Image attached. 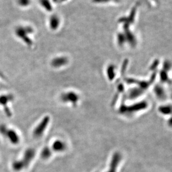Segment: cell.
I'll return each mask as SVG.
<instances>
[{"instance_id": "277c9868", "label": "cell", "mask_w": 172, "mask_h": 172, "mask_svg": "<svg viewBox=\"0 0 172 172\" xmlns=\"http://www.w3.org/2000/svg\"><path fill=\"white\" fill-rule=\"evenodd\" d=\"M78 96L73 92L67 93L64 95H63L62 96L63 101L64 100L65 101L72 102L73 103L76 102L78 101Z\"/></svg>"}, {"instance_id": "5b68a950", "label": "cell", "mask_w": 172, "mask_h": 172, "mask_svg": "<svg viewBox=\"0 0 172 172\" xmlns=\"http://www.w3.org/2000/svg\"><path fill=\"white\" fill-rule=\"evenodd\" d=\"M65 147H66V146L64 143L61 141H55V143H54L53 145V149L57 151H64L65 149Z\"/></svg>"}, {"instance_id": "ba28073f", "label": "cell", "mask_w": 172, "mask_h": 172, "mask_svg": "<svg viewBox=\"0 0 172 172\" xmlns=\"http://www.w3.org/2000/svg\"><path fill=\"white\" fill-rule=\"evenodd\" d=\"M117 163V159L115 158V159H114L113 163H112V166H111L110 170L108 172H115V169H116Z\"/></svg>"}, {"instance_id": "3957f363", "label": "cell", "mask_w": 172, "mask_h": 172, "mask_svg": "<svg viewBox=\"0 0 172 172\" xmlns=\"http://www.w3.org/2000/svg\"><path fill=\"white\" fill-rule=\"evenodd\" d=\"M48 122V118H45L44 120H43V123H40L38 127L34 130V134L35 137H37V138L40 137V135H41L43 134L44 132L43 131L46 127Z\"/></svg>"}, {"instance_id": "7a4b0ae2", "label": "cell", "mask_w": 172, "mask_h": 172, "mask_svg": "<svg viewBox=\"0 0 172 172\" xmlns=\"http://www.w3.org/2000/svg\"><path fill=\"white\" fill-rule=\"evenodd\" d=\"M0 132L9 139L10 141L14 144H17L19 141V138L15 131L7 129L5 126H0Z\"/></svg>"}, {"instance_id": "52a82bcc", "label": "cell", "mask_w": 172, "mask_h": 172, "mask_svg": "<svg viewBox=\"0 0 172 172\" xmlns=\"http://www.w3.org/2000/svg\"><path fill=\"white\" fill-rule=\"evenodd\" d=\"M51 154H50V151L48 149H44V150L42 152L41 154V157L44 159H48L50 156Z\"/></svg>"}, {"instance_id": "8992f818", "label": "cell", "mask_w": 172, "mask_h": 172, "mask_svg": "<svg viewBox=\"0 0 172 172\" xmlns=\"http://www.w3.org/2000/svg\"><path fill=\"white\" fill-rule=\"evenodd\" d=\"M11 100H12V97L11 96H5L0 97V104L6 105L7 102Z\"/></svg>"}, {"instance_id": "6da1fadb", "label": "cell", "mask_w": 172, "mask_h": 172, "mask_svg": "<svg viewBox=\"0 0 172 172\" xmlns=\"http://www.w3.org/2000/svg\"><path fill=\"white\" fill-rule=\"evenodd\" d=\"M35 155V151L32 149H29V150L26 151L25 154L24 159L19 161L16 162L14 163L13 168L16 170H20L21 169L26 168L27 166H29L31 160L33 159Z\"/></svg>"}]
</instances>
